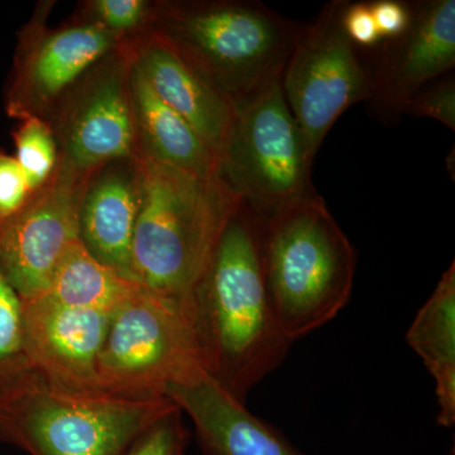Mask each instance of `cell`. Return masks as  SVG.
<instances>
[{"label":"cell","mask_w":455,"mask_h":455,"mask_svg":"<svg viewBox=\"0 0 455 455\" xmlns=\"http://www.w3.org/2000/svg\"><path fill=\"white\" fill-rule=\"evenodd\" d=\"M110 315L66 307L46 293L23 300V341L29 366L61 387L100 391L97 363Z\"/></svg>","instance_id":"7c38bea8"},{"label":"cell","mask_w":455,"mask_h":455,"mask_svg":"<svg viewBox=\"0 0 455 455\" xmlns=\"http://www.w3.org/2000/svg\"><path fill=\"white\" fill-rule=\"evenodd\" d=\"M131 56L101 65L66 110L59 158L79 172L94 175L136 155L130 97Z\"/></svg>","instance_id":"8fae6325"},{"label":"cell","mask_w":455,"mask_h":455,"mask_svg":"<svg viewBox=\"0 0 455 455\" xmlns=\"http://www.w3.org/2000/svg\"><path fill=\"white\" fill-rule=\"evenodd\" d=\"M411 22L403 35L382 41L371 68L368 103L381 118L400 116L410 98L455 66V0L411 2Z\"/></svg>","instance_id":"30bf717a"},{"label":"cell","mask_w":455,"mask_h":455,"mask_svg":"<svg viewBox=\"0 0 455 455\" xmlns=\"http://www.w3.org/2000/svg\"><path fill=\"white\" fill-rule=\"evenodd\" d=\"M175 407L166 396L71 390L32 370L0 391V440L29 455H125Z\"/></svg>","instance_id":"277c9868"},{"label":"cell","mask_w":455,"mask_h":455,"mask_svg":"<svg viewBox=\"0 0 455 455\" xmlns=\"http://www.w3.org/2000/svg\"><path fill=\"white\" fill-rule=\"evenodd\" d=\"M132 60L155 94L194 128L220 160L233 104L158 32L134 51Z\"/></svg>","instance_id":"9a60e30c"},{"label":"cell","mask_w":455,"mask_h":455,"mask_svg":"<svg viewBox=\"0 0 455 455\" xmlns=\"http://www.w3.org/2000/svg\"><path fill=\"white\" fill-rule=\"evenodd\" d=\"M130 97L137 156L202 178L220 175L218 156L155 94L132 56Z\"/></svg>","instance_id":"e0dca14e"},{"label":"cell","mask_w":455,"mask_h":455,"mask_svg":"<svg viewBox=\"0 0 455 455\" xmlns=\"http://www.w3.org/2000/svg\"><path fill=\"white\" fill-rule=\"evenodd\" d=\"M343 27L355 46L377 47L382 42L368 2L347 3L344 9Z\"/></svg>","instance_id":"484cf974"},{"label":"cell","mask_w":455,"mask_h":455,"mask_svg":"<svg viewBox=\"0 0 455 455\" xmlns=\"http://www.w3.org/2000/svg\"><path fill=\"white\" fill-rule=\"evenodd\" d=\"M406 340L435 381L439 425L454 427L455 262L442 275L429 300L419 310Z\"/></svg>","instance_id":"ac0fdd59"},{"label":"cell","mask_w":455,"mask_h":455,"mask_svg":"<svg viewBox=\"0 0 455 455\" xmlns=\"http://www.w3.org/2000/svg\"><path fill=\"white\" fill-rule=\"evenodd\" d=\"M134 160L139 182L134 278L188 316L194 289L239 199L220 175L202 178L137 155Z\"/></svg>","instance_id":"7a4b0ae2"},{"label":"cell","mask_w":455,"mask_h":455,"mask_svg":"<svg viewBox=\"0 0 455 455\" xmlns=\"http://www.w3.org/2000/svg\"><path fill=\"white\" fill-rule=\"evenodd\" d=\"M368 4L382 41L403 35L411 22V2L376 0Z\"/></svg>","instance_id":"4316f807"},{"label":"cell","mask_w":455,"mask_h":455,"mask_svg":"<svg viewBox=\"0 0 455 455\" xmlns=\"http://www.w3.org/2000/svg\"><path fill=\"white\" fill-rule=\"evenodd\" d=\"M29 371L23 341V300L0 266V391Z\"/></svg>","instance_id":"ffe728a7"},{"label":"cell","mask_w":455,"mask_h":455,"mask_svg":"<svg viewBox=\"0 0 455 455\" xmlns=\"http://www.w3.org/2000/svg\"><path fill=\"white\" fill-rule=\"evenodd\" d=\"M260 256L269 304L292 343L331 322L348 302L357 253L322 196L262 221Z\"/></svg>","instance_id":"3957f363"},{"label":"cell","mask_w":455,"mask_h":455,"mask_svg":"<svg viewBox=\"0 0 455 455\" xmlns=\"http://www.w3.org/2000/svg\"><path fill=\"white\" fill-rule=\"evenodd\" d=\"M14 157L25 171L32 191L37 190L52 176L59 163V147L52 128L41 116H25L14 132Z\"/></svg>","instance_id":"44dd1931"},{"label":"cell","mask_w":455,"mask_h":455,"mask_svg":"<svg viewBox=\"0 0 455 455\" xmlns=\"http://www.w3.org/2000/svg\"><path fill=\"white\" fill-rule=\"evenodd\" d=\"M304 28L260 2L175 3L157 31L233 104L283 75Z\"/></svg>","instance_id":"5b68a950"},{"label":"cell","mask_w":455,"mask_h":455,"mask_svg":"<svg viewBox=\"0 0 455 455\" xmlns=\"http://www.w3.org/2000/svg\"><path fill=\"white\" fill-rule=\"evenodd\" d=\"M188 443V433L178 406L149 425L125 455H184Z\"/></svg>","instance_id":"7402d4cb"},{"label":"cell","mask_w":455,"mask_h":455,"mask_svg":"<svg viewBox=\"0 0 455 455\" xmlns=\"http://www.w3.org/2000/svg\"><path fill=\"white\" fill-rule=\"evenodd\" d=\"M32 193L16 157L0 151V221L16 214Z\"/></svg>","instance_id":"d4e9b609"},{"label":"cell","mask_w":455,"mask_h":455,"mask_svg":"<svg viewBox=\"0 0 455 455\" xmlns=\"http://www.w3.org/2000/svg\"><path fill=\"white\" fill-rule=\"evenodd\" d=\"M281 76L235 107L220 154V179L262 221L319 196L311 181L316 155L287 106Z\"/></svg>","instance_id":"8992f818"},{"label":"cell","mask_w":455,"mask_h":455,"mask_svg":"<svg viewBox=\"0 0 455 455\" xmlns=\"http://www.w3.org/2000/svg\"><path fill=\"white\" fill-rule=\"evenodd\" d=\"M206 372L184 309L140 287L110 315L97 363L100 391L166 396L167 387Z\"/></svg>","instance_id":"52a82bcc"},{"label":"cell","mask_w":455,"mask_h":455,"mask_svg":"<svg viewBox=\"0 0 455 455\" xmlns=\"http://www.w3.org/2000/svg\"><path fill=\"white\" fill-rule=\"evenodd\" d=\"M95 25L118 37L145 23L149 7L143 0H95L90 5Z\"/></svg>","instance_id":"cb8c5ba5"},{"label":"cell","mask_w":455,"mask_h":455,"mask_svg":"<svg viewBox=\"0 0 455 455\" xmlns=\"http://www.w3.org/2000/svg\"><path fill=\"white\" fill-rule=\"evenodd\" d=\"M109 166L92 176L84 194L80 242L99 262L137 283L132 268V245L139 214L136 160L133 156Z\"/></svg>","instance_id":"2e32d148"},{"label":"cell","mask_w":455,"mask_h":455,"mask_svg":"<svg viewBox=\"0 0 455 455\" xmlns=\"http://www.w3.org/2000/svg\"><path fill=\"white\" fill-rule=\"evenodd\" d=\"M118 37L95 23L44 36L22 53L8 95L11 116H38L116 49Z\"/></svg>","instance_id":"4fadbf2b"},{"label":"cell","mask_w":455,"mask_h":455,"mask_svg":"<svg viewBox=\"0 0 455 455\" xmlns=\"http://www.w3.org/2000/svg\"><path fill=\"white\" fill-rule=\"evenodd\" d=\"M401 116L430 118L455 130V77L443 75L415 92L403 108Z\"/></svg>","instance_id":"603a6c76"},{"label":"cell","mask_w":455,"mask_h":455,"mask_svg":"<svg viewBox=\"0 0 455 455\" xmlns=\"http://www.w3.org/2000/svg\"><path fill=\"white\" fill-rule=\"evenodd\" d=\"M94 175L59 158L46 184L16 214L0 221V266L22 300L46 290L66 250L79 241L80 208Z\"/></svg>","instance_id":"9c48e42d"},{"label":"cell","mask_w":455,"mask_h":455,"mask_svg":"<svg viewBox=\"0 0 455 455\" xmlns=\"http://www.w3.org/2000/svg\"><path fill=\"white\" fill-rule=\"evenodd\" d=\"M164 395L193 421L204 455H305L206 372Z\"/></svg>","instance_id":"5bb4252c"},{"label":"cell","mask_w":455,"mask_h":455,"mask_svg":"<svg viewBox=\"0 0 455 455\" xmlns=\"http://www.w3.org/2000/svg\"><path fill=\"white\" fill-rule=\"evenodd\" d=\"M140 287L99 262L79 239L66 250L42 293L66 307L112 314Z\"/></svg>","instance_id":"d6986e66"},{"label":"cell","mask_w":455,"mask_h":455,"mask_svg":"<svg viewBox=\"0 0 455 455\" xmlns=\"http://www.w3.org/2000/svg\"><path fill=\"white\" fill-rule=\"evenodd\" d=\"M347 3H326L304 26L281 76L287 106L315 155L341 114L372 95L371 68L344 31Z\"/></svg>","instance_id":"ba28073f"},{"label":"cell","mask_w":455,"mask_h":455,"mask_svg":"<svg viewBox=\"0 0 455 455\" xmlns=\"http://www.w3.org/2000/svg\"><path fill=\"white\" fill-rule=\"evenodd\" d=\"M262 220L239 202L190 299L188 319L206 373L236 400L276 370L292 341L269 304Z\"/></svg>","instance_id":"6da1fadb"}]
</instances>
